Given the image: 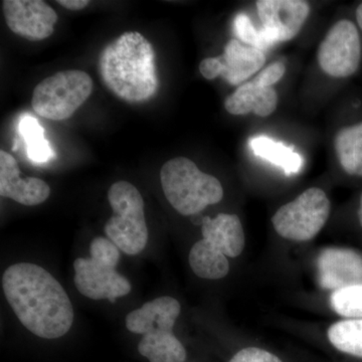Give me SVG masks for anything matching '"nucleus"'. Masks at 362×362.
<instances>
[{"label": "nucleus", "instance_id": "obj_7", "mask_svg": "<svg viewBox=\"0 0 362 362\" xmlns=\"http://www.w3.org/2000/svg\"><path fill=\"white\" fill-rule=\"evenodd\" d=\"M93 88L92 78L84 71H58L35 86L33 110L49 120H66L87 101Z\"/></svg>", "mask_w": 362, "mask_h": 362}, {"label": "nucleus", "instance_id": "obj_21", "mask_svg": "<svg viewBox=\"0 0 362 362\" xmlns=\"http://www.w3.org/2000/svg\"><path fill=\"white\" fill-rule=\"evenodd\" d=\"M328 339L335 349L362 358V319H345L328 329Z\"/></svg>", "mask_w": 362, "mask_h": 362}, {"label": "nucleus", "instance_id": "obj_9", "mask_svg": "<svg viewBox=\"0 0 362 362\" xmlns=\"http://www.w3.org/2000/svg\"><path fill=\"white\" fill-rule=\"evenodd\" d=\"M317 59L330 77L347 78L356 75L362 61V37L356 23L349 18L337 21L319 45Z\"/></svg>", "mask_w": 362, "mask_h": 362}, {"label": "nucleus", "instance_id": "obj_18", "mask_svg": "<svg viewBox=\"0 0 362 362\" xmlns=\"http://www.w3.org/2000/svg\"><path fill=\"white\" fill-rule=\"evenodd\" d=\"M142 356L150 362H185L187 351L173 330H161L143 335L138 345Z\"/></svg>", "mask_w": 362, "mask_h": 362}, {"label": "nucleus", "instance_id": "obj_23", "mask_svg": "<svg viewBox=\"0 0 362 362\" xmlns=\"http://www.w3.org/2000/svg\"><path fill=\"white\" fill-rule=\"evenodd\" d=\"M233 26H235V35L243 44L251 45V47L263 52L264 49L273 45L270 40L267 37L263 28L261 30H257L246 13L238 14L237 18H235Z\"/></svg>", "mask_w": 362, "mask_h": 362}, {"label": "nucleus", "instance_id": "obj_12", "mask_svg": "<svg viewBox=\"0 0 362 362\" xmlns=\"http://www.w3.org/2000/svg\"><path fill=\"white\" fill-rule=\"evenodd\" d=\"M256 6L264 33L273 45L297 37L310 13V6L302 0H259Z\"/></svg>", "mask_w": 362, "mask_h": 362}, {"label": "nucleus", "instance_id": "obj_14", "mask_svg": "<svg viewBox=\"0 0 362 362\" xmlns=\"http://www.w3.org/2000/svg\"><path fill=\"white\" fill-rule=\"evenodd\" d=\"M18 162L4 150L0 151V195L23 204L37 206L47 201L51 188L37 177H21Z\"/></svg>", "mask_w": 362, "mask_h": 362}, {"label": "nucleus", "instance_id": "obj_16", "mask_svg": "<svg viewBox=\"0 0 362 362\" xmlns=\"http://www.w3.org/2000/svg\"><path fill=\"white\" fill-rule=\"evenodd\" d=\"M277 105L276 90L252 80L239 86L235 93L226 98L225 108L232 115L254 113L259 117H268L277 109Z\"/></svg>", "mask_w": 362, "mask_h": 362}, {"label": "nucleus", "instance_id": "obj_22", "mask_svg": "<svg viewBox=\"0 0 362 362\" xmlns=\"http://www.w3.org/2000/svg\"><path fill=\"white\" fill-rule=\"evenodd\" d=\"M330 305L340 316L362 319V283L333 291Z\"/></svg>", "mask_w": 362, "mask_h": 362}, {"label": "nucleus", "instance_id": "obj_13", "mask_svg": "<svg viewBox=\"0 0 362 362\" xmlns=\"http://www.w3.org/2000/svg\"><path fill=\"white\" fill-rule=\"evenodd\" d=\"M319 284L325 290L342 289L362 283V255L342 247L323 250L317 259Z\"/></svg>", "mask_w": 362, "mask_h": 362}, {"label": "nucleus", "instance_id": "obj_11", "mask_svg": "<svg viewBox=\"0 0 362 362\" xmlns=\"http://www.w3.org/2000/svg\"><path fill=\"white\" fill-rule=\"evenodd\" d=\"M4 18L11 32L30 42L51 37L58 14L40 0H4Z\"/></svg>", "mask_w": 362, "mask_h": 362}, {"label": "nucleus", "instance_id": "obj_5", "mask_svg": "<svg viewBox=\"0 0 362 362\" xmlns=\"http://www.w3.org/2000/svg\"><path fill=\"white\" fill-rule=\"evenodd\" d=\"M90 258H78L74 263L78 291L90 299L111 302L129 294V281L116 270L119 247L109 239L96 238L90 243Z\"/></svg>", "mask_w": 362, "mask_h": 362}, {"label": "nucleus", "instance_id": "obj_15", "mask_svg": "<svg viewBox=\"0 0 362 362\" xmlns=\"http://www.w3.org/2000/svg\"><path fill=\"white\" fill-rule=\"evenodd\" d=\"M181 307L175 298H156L143 305L141 308L131 311L126 316V327L136 334H148L161 330H173Z\"/></svg>", "mask_w": 362, "mask_h": 362}, {"label": "nucleus", "instance_id": "obj_27", "mask_svg": "<svg viewBox=\"0 0 362 362\" xmlns=\"http://www.w3.org/2000/svg\"><path fill=\"white\" fill-rule=\"evenodd\" d=\"M354 16H356V23L357 28H358L359 32H361V35L362 33V2L356 6V13H354Z\"/></svg>", "mask_w": 362, "mask_h": 362}, {"label": "nucleus", "instance_id": "obj_2", "mask_svg": "<svg viewBox=\"0 0 362 362\" xmlns=\"http://www.w3.org/2000/svg\"><path fill=\"white\" fill-rule=\"evenodd\" d=\"M153 47L137 32L121 35L105 47L99 59L102 81L127 103L149 101L159 89Z\"/></svg>", "mask_w": 362, "mask_h": 362}, {"label": "nucleus", "instance_id": "obj_8", "mask_svg": "<svg viewBox=\"0 0 362 362\" xmlns=\"http://www.w3.org/2000/svg\"><path fill=\"white\" fill-rule=\"evenodd\" d=\"M330 202L320 188L305 190L281 206L272 218L276 232L285 239L306 242L318 235L329 218Z\"/></svg>", "mask_w": 362, "mask_h": 362}, {"label": "nucleus", "instance_id": "obj_6", "mask_svg": "<svg viewBox=\"0 0 362 362\" xmlns=\"http://www.w3.org/2000/svg\"><path fill=\"white\" fill-rule=\"evenodd\" d=\"M108 199L113 216L105 226L107 237L125 254H139L148 240L141 194L128 181H117L109 188Z\"/></svg>", "mask_w": 362, "mask_h": 362}, {"label": "nucleus", "instance_id": "obj_17", "mask_svg": "<svg viewBox=\"0 0 362 362\" xmlns=\"http://www.w3.org/2000/svg\"><path fill=\"white\" fill-rule=\"evenodd\" d=\"M333 144L342 170L352 177L362 178V118L342 126Z\"/></svg>", "mask_w": 362, "mask_h": 362}, {"label": "nucleus", "instance_id": "obj_10", "mask_svg": "<svg viewBox=\"0 0 362 362\" xmlns=\"http://www.w3.org/2000/svg\"><path fill=\"white\" fill-rule=\"evenodd\" d=\"M265 63L263 51L233 39L226 44L221 56L204 59L199 65V71L206 80L221 77L230 85L240 86L261 70Z\"/></svg>", "mask_w": 362, "mask_h": 362}, {"label": "nucleus", "instance_id": "obj_26", "mask_svg": "<svg viewBox=\"0 0 362 362\" xmlns=\"http://www.w3.org/2000/svg\"><path fill=\"white\" fill-rule=\"evenodd\" d=\"M57 2L65 8L73 11L84 9L86 6L90 4V1H88V0H59Z\"/></svg>", "mask_w": 362, "mask_h": 362}, {"label": "nucleus", "instance_id": "obj_24", "mask_svg": "<svg viewBox=\"0 0 362 362\" xmlns=\"http://www.w3.org/2000/svg\"><path fill=\"white\" fill-rule=\"evenodd\" d=\"M230 362H283L279 357L267 350L247 347L238 352Z\"/></svg>", "mask_w": 362, "mask_h": 362}, {"label": "nucleus", "instance_id": "obj_25", "mask_svg": "<svg viewBox=\"0 0 362 362\" xmlns=\"http://www.w3.org/2000/svg\"><path fill=\"white\" fill-rule=\"evenodd\" d=\"M286 66L282 62H275L267 66L263 71H259L258 76L254 78L255 82L259 85L266 86V87H273L276 83H278L283 76L285 75Z\"/></svg>", "mask_w": 362, "mask_h": 362}, {"label": "nucleus", "instance_id": "obj_1", "mask_svg": "<svg viewBox=\"0 0 362 362\" xmlns=\"http://www.w3.org/2000/svg\"><path fill=\"white\" fill-rule=\"evenodd\" d=\"M7 302L21 324L37 337L57 339L71 329L74 308L58 280L40 266L18 263L2 277Z\"/></svg>", "mask_w": 362, "mask_h": 362}, {"label": "nucleus", "instance_id": "obj_20", "mask_svg": "<svg viewBox=\"0 0 362 362\" xmlns=\"http://www.w3.org/2000/svg\"><path fill=\"white\" fill-rule=\"evenodd\" d=\"M18 130L25 140L28 158L35 163H45L54 157V150L45 139V129L39 120L30 115L21 116Z\"/></svg>", "mask_w": 362, "mask_h": 362}, {"label": "nucleus", "instance_id": "obj_4", "mask_svg": "<svg viewBox=\"0 0 362 362\" xmlns=\"http://www.w3.org/2000/svg\"><path fill=\"white\" fill-rule=\"evenodd\" d=\"M160 180L169 204L182 216L201 213L223 197L220 180L202 173L187 157H175L166 162L161 168Z\"/></svg>", "mask_w": 362, "mask_h": 362}, {"label": "nucleus", "instance_id": "obj_19", "mask_svg": "<svg viewBox=\"0 0 362 362\" xmlns=\"http://www.w3.org/2000/svg\"><path fill=\"white\" fill-rule=\"evenodd\" d=\"M249 144L257 156L282 168L286 175L299 173L302 168V157L283 143L274 141L266 136H257L250 140Z\"/></svg>", "mask_w": 362, "mask_h": 362}, {"label": "nucleus", "instance_id": "obj_3", "mask_svg": "<svg viewBox=\"0 0 362 362\" xmlns=\"http://www.w3.org/2000/svg\"><path fill=\"white\" fill-rule=\"evenodd\" d=\"M204 239L195 243L189 252V265L195 275L218 280L228 275V258H237L245 247V233L239 216L220 214L204 218L202 226Z\"/></svg>", "mask_w": 362, "mask_h": 362}]
</instances>
